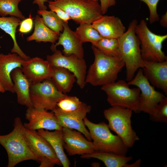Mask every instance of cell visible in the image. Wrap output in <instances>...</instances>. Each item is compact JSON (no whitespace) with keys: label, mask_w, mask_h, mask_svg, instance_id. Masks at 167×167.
I'll use <instances>...</instances> for the list:
<instances>
[{"label":"cell","mask_w":167,"mask_h":167,"mask_svg":"<svg viewBox=\"0 0 167 167\" xmlns=\"http://www.w3.org/2000/svg\"><path fill=\"white\" fill-rule=\"evenodd\" d=\"M92 49L94 60L87 71L86 84L102 86L115 81L118 74L125 66L122 59L107 56L93 45Z\"/></svg>","instance_id":"1"},{"label":"cell","mask_w":167,"mask_h":167,"mask_svg":"<svg viewBox=\"0 0 167 167\" xmlns=\"http://www.w3.org/2000/svg\"><path fill=\"white\" fill-rule=\"evenodd\" d=\"M24 128L21 119L17 117L14 119L13 130L7 134L0 135V144L8 155L7 167H14L20 162L27 160L38 162L25 137Z\"/></svg>","instance_id":"2"},{"label":"cell","mask_w":167,"mask_h":167,"mask_svg":"<svg viewBox=\"0 0 167 167\" xmlns=\"http://www.w3.org/2000/svg\"><path fill=\"white\" fill-rule=\"evenodd\" d=\"M137 20L133 19L130 23L127 31L118 39L119 51L126 68V79L131 80L138 69L144 67L139 39L135 32Z\"/></svg>","instance_id":"3"},{"label":"cell","mask_w":167,"mask_h":167,"mask_svg":"<svg viewBox=\"0 0 167 167\" xmlns=\"http://www.w3.org/2000/svg\"><path fill=\"white\" fill-rule=\"evenodd\" d=\"M83 121L89 130L96 151L126 156L128 148L119 136L111 133L107 124L104 122L93 123L86 117Z\"/></svg>","instance_id":"4"},{"label":"cell","mask_w":167,"mask_h":167,"mask_svg":"<svg viewBox=\"0 0 167 167\" xmlns=\"http://www.w3.org/2000/svg\"><path fill=\"white\" fill-rule=\"evenodd\" d=\"M132 111L130 109L118 106H112L104 111L109 129L117 134L128 148L132 147L139 139L131 126Z\"/></svg>","instance_id":"5"},{"label":"cell","mask_w":167,"mask_h":167,"mask_svg":"<svg viewBox=\"0 0 167 167\" xmlns=\"http://www.w3.org/2000/svg\"><path fill=\"white\" fill-rule=\"evenodd\" d=\"M135 32L140 41L143 60L157 62L167 60V57L162 50V44L167 38V34L159 35L153 32L143 19L135 26Z\"/></svg>","instance_id":"6"},{"label":"cell","mask_w":167,"mask_h":167,"mask_svg":"<svg viewBox=\"0 0 167 167\" xmlns=\"http://www.w3.org/2000/svg\"><path fill=\"white\" fill-rule=\"evenodd\" d=\"M49 4L57 6L66 12L77 24H92L102 14L98 1L92 0H56Z\"/></svg>","instance_id":"7"},{"label":"cell","mask_w":167,"mask_h":167,"mask_svg":"<svg viewBox=\"0 0 167 167\" xmlns=\"http://www.w3.org/2000/svg\"><path fill=\"white\" fill-rule=\"evenodd\" d=\"M129 85L124 80H119L102 86L101 89L106 94L107 101L111 106L121 107L138 113L140 90Z\"/></svg>","instance_id":"8"},{"label":"cell","mask_w":167,"mask_h":167,"mask_svg":"<svg viewBox=\"0 0 167 167\" xmlns=\"http://www.w3.org/2000/svg\"><path fill=\"white\" fill-rule=\"evenodd\" d=\"M66 95L57 89L50 79L32 84L30 87L33 107L47 111L55 109L58 102Z\"/></svg>","instance_id":"9"},{"label":"cell","mask_w":167,"mask_h":167,"mask_svg":"<svg viewBox=\"0 0 167 167\" xmlns=\"http://www.w3.org/2000/svg\"><path fill=\"white\" fill-rule=\"evenodd\" d=\"M135 76L128 82L129 85L136 86L140 90L138 106V113L143 112L152 114L155 111L159 103L165 96L157 91L145 77L143 69L137 71Z\"/></svg>","instance_id":"10"},{"label":"cell","mask_w":167,"mask_h":167,"mask_svg":"<svg viewBox=\"0 0 167 167\" xmlns=\"http://www.w3.org/2000/svg\"><path fill=\"white\" fill-rule=\"evenodd\" d=\"M23 131L31 148L40 163L39 167L62 165L49 143L37 131L29 130L24 126Z\"/></svg>","instance_id":"11"},{"label":"cell","mask_w":167,"mask_h":167,"mask_svg":"<svg viewBox=\"0 0 167 167\" xmlns=\"http://www.w3.org/2000/svg\"><path fill=\"white\" fill-rule=\"evenodd\" d=\"M46 60L52 67L65 68L73 74L76 82L81 88H84L86 84L85 79L87 66L85 60L73 54L65 55L60 50L56 49L51 55H48Z\"/></svg>","instance_id":"12"},{"label":"cell","mask_w":167,"mask_h":167,"mask_svg":"<svg viewBox=\"0 0 167 167\" xmlns=\"http://www.w3.org/2000/svg\"><path fill=\"white\" fill-rule=\"evenodd\" d=\"M28 122L23 124L24 127L31 130L41 129L47 130H62L54 113L43 109L33 107H28L25 114Z\"/></svg>","instance_id":"13"},{"label":"cell","mask_w":167,"mask_h":167,"mask_svg":"<svg viewBox=\"0 0 167 167\" xmlns=\"http://www.w3.org/2000/svg\"><path fill=\"white\" fill-rule=\"evenodd\" d=\"M62 131L64 148L69 155H81L96 151L93 143L88 140L80 132L66 127H62Z\"/></svg>","instance_id":"14"},{"label":"cell","mask_w":167,"mask_h":167,"mask_svg":"<svg viewBox=\"0 0 167 167\" xmlns=\"http://www.w3.org/2000/svg\"><path fill=\"white\" fill-rule=\"evenodd\" d=\"M21 69L32 84L50 79L52 67L47 60L35 57L25 60Z\"/></svg>","instance_id":"15"},{"label":"cell","mask_w":167,"mask_h":167,"mask_svg":"<svg viewBox=\"0 0 167 167\" xmlns=\"http://www.w3.org/2000/svg\"><path fill=\"white\" fill-rule=\"evenodd\" d=\"M68 22H64L62 33L60 34L58 41L51 47L53 51L57 46L61 45L63 48V54L65 55H74L80 58H84V51L83 43L77 36L75 31L69 27Z\"/></svg>","instance_id":"16"},{"label":"cell","mask_w":167,"mask_h":167,"mask_svg":"<svg viewBox=\"0 0 167 167\" xmlns=\"http://www.w3.org/2000/svg\"><path fill=\"white\" fill-rule=\"evenodd\" d=\"M143 61V73L153 87L167 94V60L161 62Z\"/></svg>","instance_id":"17"},{"label":"cell","mask_w":167,"mask_h":167,"mask_svg":"<svg viewBox=\"0 0 167 167\" xmlns=\"http://www.w3.org/2000/svg\"><path fill=\"white\" fill-rule=\"evenodd\" d=\"M24 61L16 53L0 54V80L6 91L14 93L11 74L15 68H21Z\"/></svg>","instance_id":"18"},{"label":"cell","mask_w":167,"mask_h":167,"mask_svg":"<svg viewBox=\"0 0 167 167\" xmlns=\"http://www.w3.org/2000/svg\"><path fill=\"white\" fill-rule=\"evenodd\" d=\"M91 24L104 38L118 39L126 31L121 19L114 16L102 15Z\"/></svg>","instance_id":"19"},{"label":"cell","mask_w":167,"mask_h":167,"mask_svg":"<svg viewBox=\"0 0 167 167\" xmlns=\"http://www.w3.org/2000/svg\"><path fill=\"white\" fill-rule=\"evenodd\" d=\"M13 89L17 96L18 103L28 108L33 107L30 96L31 84L23 73L21 68H17L11 72Z\"/></svg>","instance_id":"20"},{"label":"cell","mask_w":167,"mask_h":167,"mask_svg":"<svg viewBox=\"0 0 167 167\" xmlns=\"http://www.w3.org/2000/svg\"><path fill=\"white\" fill-rule=\"evenodd\" d=\"M56 108L62 113L83 119L91 109V106L82 102L77 97L66 95L58 102Z\"/></svg>","instance_id":"21"},{"label":"cell","mask_w":167,"mask_h":167,"mask_svg":"<svg viewBox=\"0 0 167 167\" xmlns=\"http://www.w3.org/2000/svg\"><path fill=\"white\" fill-rule=\"evenodd\" d=\"M62 130L50 131L47 130L41 129L37 131L38 133L49 143L62 165L63 167H69L70 162L64 151Z\"/></svg>","instance_id":"22"},{"label":"cell","mask_w":167,"mask_h":167,"mask_svg":"<svg viewBox=\"0 0 167 167\" xmlns=\"http://www.w3.org/2000/svg\"><path fill=\"white\" fill-rule=\"evenodd\" d=\"M50 79L57 89L65 94L71 91L76 82L73 74L68 70L60 67H52Z\"/></svg>","instance_id":"23"},{"label":"cell","mask_w":167,"mask_h":167,"mask_svg":"<svg viewBox=\"0 0 167 167\" xmlns=\"http://www.w3.org/2000/svg\"><path fill=\"white\" fill-rule=\"evenodd\" d=\"M83 159L96 158L102 161L107 167H125L132 159L131 156H126L113 152L96 151L81 155Z\"/></svg>","instance_id":"24"},{"label":"cell","mask_w":167,"mask_h":167,"mask_svg":"<svg viewBox=\"0 0 167 167\" xmlns=\"http://www.w3.org/2000/svg\"><path fill=\"white\" fill-rule=\"evenodd\" d=\"M21 22L20 19L13 16L0 17V28L9 34L13 40V46L11 50V53H16L24 60H27L30 58L21 49L16 37V29Z\"/></svg>","instance_id":"25"},{"label":"cell","mask_w":167,"mask_h":167,"mask_svg":"<svg viewBox=\"0 0 167 167\" xmlns=\"http://www.w3.org/2000/svg\"><path fill=\"white\" fill-rule=\"evenodd\" d=\"M34 30L32 34L27 38V41L49 42L54 44L58 40L59 34L47 27L41 17L36 15L34 20Z\"/></svg>","instance_id":"26"},{"label":"cell","mask_w":167,"mask_h":167,"mask_svg":"<svg viewBox=\"0 0 167 167\" xmlns=\"http://www.w3.org/2000/svg\"><path fill=\"white\" fill-rule=\"evenodd\" d=\"M52 111L58 124L62 128L75 129L84 134L88 140L90 141L92 139L90 133L85 127L83 119L75 116L62 113L56 108Z\"/></svg>","instance_id":"27"},{"label":"cell","mask_w":167,"mask_h":167,"mask_svg":"<svg viewBox=\"0 0 167 167\" xmlns=\"http://www.w3.org/2000/svg\"><path fill=\"white\" fill-rule=\"evenodd\" d=\"M75 32L83 43L90 42L93 45L103 37L92 26L91 24L84 23L80 24Z\"/></svg>","instance_id":"28"},{"label":"cell","mask_w":167,"mask_h":167,"mask_svg":"<svg viewBox=\"0 0 167 167\" xmlns=\"http://www.w3.org/2000/svg\"><path fill=\"white\" fill-rule=\"evenodd\" d=\"M92 45L107 56L121 58L118 39L102 37L95 44Z\"/></svg>","instance_id":"29"},{"label":"cell","mask_w":167,"mask_h":167,"mask_svg":"<svg viewBox=\"0 0 167 167\" xmlns=\"http://www.w3.org/2000/svg\"><path fill=\"white\" fill-rule=\"evenodd\" d=\"M37 13L42 16L44 23L47 27L60 35V32L63 31L64 22L55 12L51 10H39Z\"/></svg>","instance_id":"30"},{"label":"cell","mask_w":167,"mask_h":167,"mask_svg":"<svg viewBox=\"0 0 167 167\" xmlns=\"http://www.w3.org/2000/svg\"><path fill=\"white\" fill-rule=\"evenodd\" d=\"M23 0H0V15L6 16L10 15L21 19H24V16L18 7L19 3Z\"/></svg>","instance_id":"31"},{"label":"cell","mask_w":167,"mask_h":167,"mask_svg":"<svg viewBox=\"0 0 167 167\" xmlns=\"http://www.w3.org/2000/svg\"><path fill=\"white\" fill-rule=\"evenodd\" d=\"M149 116L150 119L153 122L167 123V97L165 96L159 103L154 112Z\"/></svg>","instance_id":"32"},{"label":"cell","mask_w":167,"mask_h":167,"mask_svg":"<svg viewBox=\"0 0 167 167\" xmlns=\"http://www.w3.org/2000/svg\"><path fill=\"white\" fill-rule=\"evenodd\" d=\"M144 2L147 6L150 12L149 21L150 24L158 21L160 19L157 12V4L160 0H139Z\"/></svg>","instance_id":"33"},{"label":"cell","mask_w":167,"mask_h":167,"mask_svg":"<svg viewBox=\"0 0 167 167\" xmlns=\"http://www.w3.org/2000/svg\"><path fill=\"white\" fill-rule=\"evenodd\" d=\"M33 25V21L31 14L29 17L25 19L21 22L19 31L22 33H27L32 30Z\"/></svg>","instance_id":"34"},{"label":"cell","mask_w":167,"mask_h":167,"mask_svg":"<svg viewBox=\"0 0 167 167\" xmlns=\"http://www.w3.org/2000/svg\"><path fill=\"white\" fill-rule=\"evenodd\" d=\"M48 7L50 10L55 12L64 22H67L68 20L71 19L68 14L60 8L50 4H49Z\"/></svg>","instance_id":"35"},{"label":"cell","mask_w":167,"mask_h":167,"mask_svg":"<svg viewBox=\"0 0 167 167\" xmlns=\"http://www.w3.org/2000/svg\"><path fill=\"white\" fill-rule=\"evenodd\" d=\"M100 2V6L102 15L106 14L108 9L116 4V0H98Z\"/></svg>","instance_id":"36"},{"label":"cell","mask_w":167,"mask_h":167,"mask_svg":"<svg viewBox=\"0 0 167 167\" xmlns=\"http://www.w3.org/2000/svg\"><path fill=\"white\" fill-rule=\"evenodd\" d=\"M50 0H34L33 3L36 4L38 6L39 10H46L47 7L45 4V2H49Z\"/></svg>","instance_id":"37"},{"label":"cell","mask_w":167,"mask_h":167,"mask_svg":"<svg viewBox=\"0 0 167 167\" xmlns=\"http://www.w3.org/2000/svg\"><path fill=\"white\" fill-rule=\"evenodd\" d=\"M160 23L161 26L165 28L167 27V12L161 16L160 20Z\"/></svg>","instance_id":"38"},{"label":"cell","mask_w":167,"mask_h":167,"mask_svg":"<svg viewBox=\"0 0 167 167\" xmlns=\"http://www.w3.org/2000/svg\"><path fill=\"white\" fill-rule=\"evenodd\" d=\"M141 161L140 159H139L137 161L134 163L131 164H128V163L126 164L125 167H140V164Z\"/></svg>","instance_id":"39"},{"label":"cell","mask_w":167,"mask_h":167,"mask_svg":"<svg viewBox=\"0 0 167 167\" xmlns=\"http://www.w3.org/2000/svg\"><path fill=\"white\" fill-rule=\"evenodd\" d=\"M5 91H6L3 87L0 80V92L4 93Z\"/></svg>","instance_id":"40"},{"label":"cell","mask_w":167,"mask_h":167,"mask_svg":"<svg viewBox=\"0 0 167 167\" xmlns=\"http://www.w3.org/2000/svg\"><path fill=\"white\" fill-rule=\"evenodd\" d=\"M55 0H54V1H55ZM93 0V1H98V0Z\"/></svg>","instance_id":"41"},{"label":"cell","mask_w":167,"mask_h":167,"mask_svg":"<svg viewBox=\"0 0 167 167\" xmlns=\"http://www.w3.org/2000/svg\"><path fill=\"white\" fill-rule=\"evenodd\" d=\"M0 48H1V46H0Z\"/></svg>","instance_id":"42"}]
</instances>
